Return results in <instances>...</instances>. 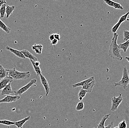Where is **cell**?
Instances as JSON below:
<instances>
[{
  "label": "cell",
  "instance_id": "6da1fadb",
  "mask_svg": "<svg viewBox=\"0 0 129 128\" xmlns=\"http://www.w3.org/2000/svg\"><path fill=\"white\" fill-rule=\"evenodd\" d=\"M118 37V34L117 33H114L113 38L112 39L109 49V55L110 57L113 59L121 61L123 57L121 55V49L119 46L117 44V40Z\"/></svg>",
  "mask_w": 129,
  "mask_h": 128
},
{
  "label": "cell",
  "instance_id": "7a4b0ae2",
  "mask_svg": "<svg viewBox=\"0 0 129 128\" xmlns=\"http://www.w3.org/2000/svg\"><path fill=\"white\" fill-rule=\"evenodd\" d=\"M9 76L14 80H26L30 77V73L29 71L20 72L13 68L9 70Z\"/></svg>",
  "mask_w": 129,
  "mask_h": 128
},
{
  "label": "cell",
  "instance_id": "3957f363",
  "mask_svg": "<svg viewBox=\"0 0 129 128\" xmlns=\"http://www.w3.org/2000/svg\"><path fill=\"white\" fill-rule=\"evenodd\" d=\"M129 84V74L126 67H124L123 70L122 76L121 79L118 82H115L114 85L115 87L121 86L123 89H126Z\"/></svg>",
  "mask_w": 129,
  "mask_h": 128
},
{
  "label": "cell",
  "instance_id": "277c9868",
  "mask_svg": "<svg viewBox=\"0 0 129 128\" xmlns=\"http://www.w3.org/2000/svg\"><path fill=\"white\" fill-rule=\"evenodd\" d=\"M112 106L110 111L113 112L118 110L121 103L123 100L122 95L120 94L118 97L114 96L112 98Z\"/></svg>",
  "mask_w": 129,
  "mask_h": 128
},
{
  "label": "cell",
  "instance_id": "5b68a950",
  "mask_svg": "<svg viewBox=\"0 0 129 128\" xmlns=\"http://www.w3.org/2000/svg\"><path fill=\"white\" fill-rule=\"evenodd\" d=\"M37 80L36 79H32L25 86L20 88L18 90L16 91H14V93L15 95L20 96L22 95L23 93L27 91L30 87H32L33 85L35 84L37 82Z\"/></svg>",
  "mask_w": 129,
  "mask_h": 128
},
{
  "label": "cell",
  "instance_id": "8992f818",
  "mask_svg": "<svg viewBox=\"0 0 129 128\" xmlns=\"http://www.w3.org/2000/svg\"><path fill=\"white\" fill-rule=\"evenodd\" d=\"M129 15V12L126 13L124 15L121 16L119 18L118 21L117 22V23L114 25V26L112 27L111 29V32L112 33H116L118 30V29L119 28L121 24L123 22H125L126 19H127L128 16Z\"/></svg>",
  "mask_w": 129,
  "mask_h": 128
},
{
  "label": "cell",
  "instance_id": "52a82bcc",
  "mask_svg": "<svg viewBox=\"0 0 129 128\" xmlns=\"http://www.w3.org/2000/svg\"><path fill=\"white\" fill-rule=\"evenodd\" d=\"M20 98L18 96L7 95L2 99L0 100V104L4 103H12L18 100Z\"/></svg>",
  "mask_w": 129,
  "mask_h": 128
},
{
  "label": "cell",
  "instance_id": "ba28073f",
  "mask_svg": "<svg viewBox=\"0 0 129 128\" xmlns=\"http://www.w3.org/2000/svg\"><path fill=\"white\" fill-rule=\"evenodd\" d=\"M40 77L41 82L45 89L46 96H48L50 92V87L49 86V84L44 75L41 74L40 75Z\"/></svg>",
  "mask_w": 129,
  "mask_h": 128
},
{
  "label": "cell",
  "instance_id": "9c48e42d",
  "mask_svg": "<svg viewBox=\"0 0 129 128\" xmlns=\"http://www.w3.org/2000/svg\"><path fill=\"white\" fill-rule=\"evenodd\" d=\"M13 80V78L9 76L2 79L0 81V91H1L8 84L12 83Z\"/></svg>",
  "mask_w": 129,
  "mask_h": 128
},
{
  "label": "cell",
  "instance_id": "30bf717a",
  "mask_svg": "<svg viewBox=\"0 0 129 128\" xmlns=\"http://www.w3.org/2000/svg\"><path fill=\"white\" fill-rule=\"evenodd\" d=\"M105 3L110 7H113L115 9L123 10V7L120 4L115 2L112 0H104Z\"/></svg>",
  "mask_w": 129,
  "mask_h": 128
},
{
  "label": "cell",
  "instance_id": "8fae6325",
  "mask_svg": "<svg viewBox=\"0 0 129 128\" xmlns=\"http://www.w3.org/2000/svg\"><path fill=\"white\" fill-rule=\"evenodd\" d=\"M94 80H95V77L94 76L90 77L88 79H86V80H84L81 81V82L72 84V87L74 88L79 87V86H82V87L85 85L90 83L91 81H92Z\"/></svg>",
  "mask_w": 129,
  "mask_h": 128
},
{
  "label": "cell",
  "instance_id": "7c38bea8",
  "mask_svg": "<svg viewBox=\"0 0 129 128\" xmlns=\"http://www.w3.org/2000/svg\"><path fill=\"white\" fill-rule=\"evenodd\" d=\"M6 49L8 51H9L13 53L14 55L16 56L17 57L20 58H21L22 59H25V57L24 56L22 52L20 51H18L16 49H14L11 47L9 46H7L6 47Z\"/></svg>",
  "mask_w": 129,
  "mask_h": 128
},
{
  "label": "cell",
  "instance_id": "4fadbf2b",
  "mask_svg": "<svg viewBox=\"0 0 129 128\" xmlns=\"http://www.w3.org/2000/svg\"><path fill=\"white\" fill-rule=\"evenodd\" d=\"M11 83H9L8 85L5 87L2 90H1V95L4 96L5 95H8L10 94L14 93V91H13L12 89Z\"/></svg>",
  "mask_w": 129,
  "mask_h": 128
},
{
  "label": "cell",
  "instance_id": "5bb4252c",
  "mask_svg": "<svg viewBox=\"0 0 129 128\" xmlns=\"http://www.w3.org/2000/svg\"><path fill=\"white\" fill-rule=\"evenodd\" d=\"M21 51L22 53L23 54V55H24L26 58H28L30 60H32L34 61H38V59L37 57L34 55L33 54H32L30 52L27 50L24 49V50H22Z\"/></svg>",
  "mask_w": 129,
  "mask_h": 128
},
{
  "label": "cell",
  "instance_id": "9a60e30c",
  "mask_svg": "<svg viewBox=\"0 0 129 128\" xmlns=\"http://www.w3.org/2000/svg\"><path fill=\"white\" fill-rule=\"evenodd\" d=\"M95 85V80H94L90 83H88L82 86V89L86 90L88 92V93H91Z\"/></svg>",
  "mask_w": 129,
  "mask_h": 128
},
{
  "label": "cell",
  "instance_id": "2e32d148",
  "mask_svg": "<svg viewBox=\"0 0 129 128\" xmlns=\"http://www.w3.org/2000/svg\"><path fill=\"white\" fill-rule=\"evenodd\" d=\"M32 50L35 52V53L40 55L41 54L42 52L43 46L41 44H35L34 45L32 46Z\"/></svg>",
  "mask_w": 129,
  "mask_h": 128
},
{
  "label": "cell",
  "instance_id": "e0dca14e",
  "mask_svg": "<svg viewBox=\"0 0 129 128\" xmlns=\"http://www.w3.org/2000/svg\"><path fill=\"white\" fill-rule=\"evenodd\" d=\"M111 114L105 115L97 125V128H105V123L107 119H109Z\"/></svg>",
  "mask_w": 129,
  "mask_h": 128
},
{
  "label": "cell",
  "instance_id": "ac0fdd59",
  "mask_svg": "<svg viewBox=\"0 0 129 128\" xmlns=\"http://www.w3.org/2000/svg\"><path fill=\"white\" fill-rule=\"evenodd\" d=\"M30 117V116H28L25 118H23L22 120H21L19 121L15 122V124L16 127L18 128H19L22 127L23 125L26 122L29 120Z\"/></svg>",
  "mask_w": 129,
  "mask_h": 128
},
{
  "label": "cell",
  "instance_id": "d6986e66",
  "mask_svg": "<svg viewBox=\"0 0 129 128\" xmlns=\"http://www.w3.org/2000/svg\"><path fill=\"white\" fill-rule=\"evenodd\" d=\"M15 6H10L9 5H7L6 9V17L7 18H9V16L11 14H12L13 11L15 10Z\"/></svg>",
  "mask_w": 129,
  "mask_h": 128
},
{
  "label": "cell",
  "instance_id": "ffe728a7",
  "mask_svg": "<svg viewBox=\"0 0 129 128\" xmlns=\"http://www.w3.org/2000/svg\"><path fill=\"white\" fill-rule=\"evenodd\" d=\"M9 76V70L5 69L3 67L0 69V80Z\"/></svg>",
  "mask_w": 129,
  "mask_h": 128
},
{
  "label": "cell",
  "instance_id": "44dd1931",
  "mask_svg": "<svg viewBox=\"0 0 129 128\" xmlns=\"http://www.w3.org/2000/svg\"><path fill=\"white\" fill-rule=\"evenodd\" d=\"M119 46L121 50H122L124 53L126 52L129 47V40L122 44H120Z\"/></svg>",
  "mask_w": 129,
  "mask_h": 128
},
{
  "label": "cell",
  "instance_id": "7402d4cb",
  "mask_svg": "<svg viewBox=\"0 0 129 128\" xmlns=\"http://www.w3.org/2000/svg\"><path fill=\"white\" fill-rule=\"evenodd\" d=\"M0 28L8 34L11 31V29L9 27L7 26L4 23V22H2L1 19H0Z\"/></svg>",
  "mask_w": 129,
  "mask_h": 128
},
{
  "label": "cell",
  "instance_id": "603a6c76",
  "mask_svg": "<svg viewBox=\"0 0 129 128\" xmlns=\"http://www.w3.org/2000/svg\"><path fill=\"white\" fill-rule=\"evenodd\" d=\"M88 92L85 89H81L79 91L78 95V97L80 101H82L83 99L85 97Z\"/></svg>",
  "mask_w": 129,
  "mask_h": 128
},
{
  "label": "cell",
  "instance_id": "cb8c5ba5",
  "mask_svg": "<svg viewBox=\"0 0 129 128\" xmlns=\"http://www.w3.org/2000/svg\"><path fill=\"white\" fill-rule=\"evenodd\" d=\"M30 60V62H31V63H32L35 71L36 72L38 76H40V75L42 74V71L40 67H39V66H36V65L34 64V61H33V60Z\"/></svg>",
  "mask_w": 129,
  "mask_h": 128
},
{
  "label": "cell",
  "instance_id": "d4e9b609",
  "mask_svg": "<svg viewBox=\"0 0 129 128\" xmlns=\"http://www.w3.org/2000/svg\"><path fill=\"white\" fill-rule=\"evenodd\" d=\"M6 4L3 5L0 8V19L3 18L6 14Z\"/></svg>",
  "mask_w": 129,
  "mask_h": 128
},
{
  "label": "cell",
  "instance_id": "484cf974",
  "mask_svg": "<svg viewBox=\"0 0 129 128\" xmlns=\"http://www.w3.org/2000/svg\"><path fill=\"white\" fill-rule=\"evenodd\" d=\"M84 103L82 101H81L79 102L78 103L76 107V110L78 111H80L84 109Z\"/></svg>",
  "mask_w": 129,
  "mask_h": 128
},
{
  "label": "cell",
  "instance_id": "4316f807",
  "mask_svg": "<svg viewBox=\"0 0 129 128\" xmlns=\"http://www.w3.org/2000/svg\"><path fill=\"white\" fill-rule=\"evenodd\" d=\"M0 124L7 125H11L15 124V122L8 120H0Z\"/></svg>",
  "mask_w": 129,
  "mask_h": 128
},
{
  "label": "cell",
  "instance_id": "83f0119b",
  "mask_svg": "<svg viewBox=\"0 0 129 128\" xmlns=\"http://www.w3.org/2000/svg\"><path fill=\"white\" fill-rule=\"evenodd\" d=\"M123 40L126 41L129 40V30H124L123 31Z\"/></svg>",
  "mask_w": 129,
  "mask_h": 128
},
{
  "label": "cell",
  "instance_id": "f1b7e54d",
  "mask_svg": "<svg viewBox=\"0 0 129 128\" xmlns=\"http://www.w3.org/2000/svg\"><path fill=\"white\" fill-rule=\"evenodd\" d=\"M119 128H126L127 124L125 120H123L122 121L120 122L118 125Z\"/></svg>",
  "mask_w": 129,
  "mask_h": 128
},
{
  "label": "cell",
  "instance_id": "f546056e",
  "mask_svg": "<svg viewBox=\"0 0 129 128\" xmlns=\"http://www.w3.org/2000/svg\"><path fill=\"white\" fill-rule=\"evenodd\" d=\"M58 41H58V40L55 38V39H53V40L51 41V44L52 45H55L57 44L58 43Z\"/></svg>",
  "mask_w": 129,
  "mask_h": 128
},
{
  "label": "cell",
  "instance_id": "4dcf8cb0",
  "mask_svg": "<svg viewBox=\"0 0 129 128\" xmlns=\"http://www.w3.org/2000/svg\"><path fill=\"white\" fill-rule=\"evenodd\" d=\"M54 37L55 39H57L58 41H59L60 40V35L59 33H58L54 34Z\"/></svg>",
  "mask_w": 129,
  "mask_h": 128
},
{
  "label": "cell",
  "instance_id": "1f68e13d",
  "mask_svg": "<svg viewBox=\"0 0 129 128\" xmlns=\"http://www.w3.org/2000/svg\"><path fill=\"white\" fill-rule=\"evenodd\" d=\"M113 126H114V122L112 121L108 126H106L105 128H112Z\"/></svg>",
  "mask_w": 129,
  "mask_h": 128
},
{
  "label": "cell",
  "instance_id": "d6a6232c",
  "mask_svg": "<svg viewBox=\"0 0 129 128\" xmlns=\"http://www.w3.org/2000/svg\"><path fill=\"white\" fill-rule=\"evenodd\" d=\"M6 0H0V7H1L3 5L7 4Z\"/></svg>",
  "mask_w": 129,
  "mask_h": 128
},
{
  "label": "cell",
  "instance_id": "836d02e7",
  "mask_svg": "<svg viewBox=\"0 0 129 128\" xmlns=\"http://www.w3.org/2000/svg\"><path fill=\"white\" fill-rule=\"evenodd\" d=\"M49 40L51 41L53 40V39H55V37H54V34H51L49 37Z\"/></svg>",
  "mask_w": 129,
  "mask_h": 128
},
{
  "label": "cell",
  "instance_id": "e575fe53",
  "mask_svg": "<svg viewBox=\"0 0 129 128\" xmlns=\"http://www.w3.org/2000/svg\"><path fill=\"white\" fill-rule=\"evenodd\" d=\"M34 63L36 66H39V65H40V63L38 61H34Z\"/></svg>",
  "mask_w": 129,
  "mask_h": 128
},
{
  "label": "cell",
  "instance_id": "d590c367",
  "mask_svg": "<svg viewBox=\"0 0 129 128\" xmlns=\"http://www.w3.org/2000/svg\"><path fill=\"white\" fill-rule=\"evenodd\" d=\"M125 59L126 60H127V61H128V62L129 63V57H125Z\"/></svg>",
  "mask_w": 129,
  "mask_h": 128
},
{
  "label": "cell",
  "instance_id": "8d00e7d4",
  "mask_svg": "<svg viewBox=\"0 0 129 128\" xmlns=\"http://www.w3.org/2000/svg\"><path fill=\"white\" fill-rule=\"evenodd\" d=\"M2 66L1 65H0V69H1L2 67Z\"/></svg>",
  "mask_w": 129,
  "mask_h": 128
},
{
  "label": "cell",
  "instance_id": "74e56055",
  "mask_svg": "<svg viewBox=\"0 0 129 128\" xmlns=\"http://www.w3.org/2000/svg\"><path fill=\"white\" fill-rule=\"evenodd\" d=\"M114 128H119V127H115Z\"/></svg>",
  "mask_w": 129,
  "mask_h": 128
},
{
  "label": "cell",
  "instance_id": "f35d334b",
  "mask_svg": "<svg viewBox=\"0 0 129 128\" xmlns=\"http://www.w3.org/2000/svg\"><path fill=\"white\" fill-rule=\"evenodd\" d=\"M19 128H23V127H21Z\"/></svg>",
  "mask_w": 129,
  "mask_h": 128
},
{
  "label": "cell",
  "instance_id": "ab89813d",
  "mask_svg": "<svg viewBox=\"0 0 129 128\" xmlns=\"http://www.w3.org/2000/svg\"><path fill=\"white\" fill-rule=\"evenodd\" d=\"M55 1H58V0H55Z\"/></svg>",
  "mask_w": 129,
  "mask_h": 128
},
{
  "label": "cell",
  "instance_id": "60d3db41",
  "mask_svg": "<svg viewBox=\"0 0 129 128\" xmlns=\"http://www.w3.org/2000/svg\"><path fill=\"white\" fill-rule=\"evenodd\" d=\"M1 80H0V81H1Z\"/></svg>",
  "mask_w": 129,
  "mask_h": 128
}]
</instances>
